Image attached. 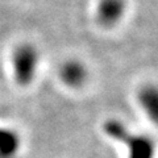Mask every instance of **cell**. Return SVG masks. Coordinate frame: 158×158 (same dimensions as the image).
Wrapping results in <instances>:
<instances>
[{"mask_svg": "<svg viewBox=\"0 0 158 158\" xmlns=\"http://www.w3.org/2000/svg\"><path fill=\"white\" fill-rule=\"evenodd\" d=\"M12 62L16 81L20 85L28 86L36 77L40 63V53L36 46L31 44H24L15 50Z\"/></svg>", "mask_w": 158, "mask_h": 158, "instance_id": "cell-2", "label": "cell"}, {"mask_svg": "<svg viewBox=\"0 0 158 158\" xmlns=\"http://www.w3.org/2000/svg\"><path fill=\"white\" fill-rule=\"evenodd\" d=\"M21 145L19 133L8 127H0V158H16Z\"/></svg>", "mask_w": 158, "mask_h": 158, "instance_id": "cell-6", "label": "cell"}, {"mask_svg": "<svg viewBox=\"0 0 158 158\" xmlns=\"http://www.w3.org/2000/svg\"><path fill=\"white\" fill-rule=\"evenodd\" d=\"M125 13V0H100L96 16L102 25L113 27Z\"/></svg>", "mask_w": 158, "mask_h": 158, "instance_id": "cell-3", "label": "cell"}, {"mask_svg": "<svg viewBox=\"0 0 158 158\" xmlns=\"http://www.w3.org/2000/svg\"><path fill=\"white\" fill-rule=\"evenodd\" d=\"M104 132L113 140L128 146L129 158H154V142L148 136L135 135L118 120H108Z\"/></svg>", "mask_w": 158, "mask_h": 158, "instance_id": "cell-1", "label": "cell"}, {"mask_svg": "<svg viewBox=\"0 0 158 158\" xmlns=\"http://www.w3.org/2000/svg\"><path fill=\"white\" fill-rule=\"evenodd\" d=\"M137 98L148 117L158 125V87L154 85H146L141 87Z\"/></svg>", "mask_w": 158, "mask_h": 158, "instance_id": "cell-5", "label": "cell"}, {"mask_svg": "<svg viewBox=\"0 0 158 158\" xmlns=\"http://www.w3.org/2000/svg\"><path fill=\"white\" fill-rule=\"evenodd\" d=\"M61 78L62 81L70 87H81L87 79V69L81 61L70 59L66 61L61 67Z\"/></svg>", "mask_w": 158, "mask_h": 158, "instance_id": "cell-4", "label": "cell"}]
</instances>
